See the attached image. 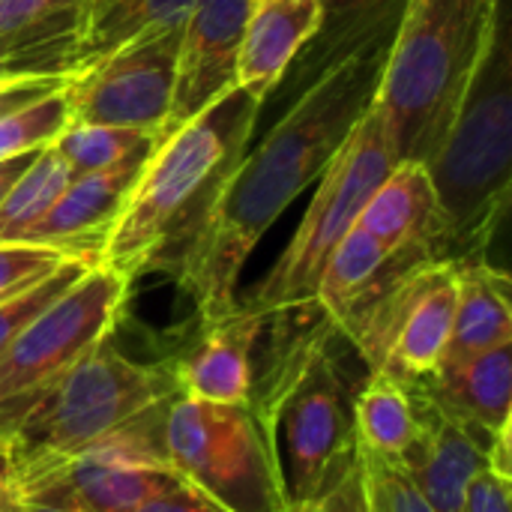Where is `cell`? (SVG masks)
<instances>
[{"mask_svg":"<svg viewBox=\"0 0 512 512\" xmlns=\"http://www.w3.org/2000/svg\"><path fill=\"white\" fill-rule=\"evenodd\" d=\"M414 390L492 447L498 432L512 426V345L459 363H441L438 372L414 384Z\"/></svg>","mask_w":512,"mask_h":512,"instance_id":"cell-19","label":"cell"},{"mask_svg":"<svg viewBox=\"0 0 512 512\" xmlns=\"http://www.w3.org/2000/svg\"><path fill=\"white\" fill-rule=\"evenodd\" d=\"M318 512H369L366 510V492H363V468L360 459L354 471L327 495V501L318 507Z\"/></svg>","mask_w":512,"mask_h":512,"instance_id":"cell-34","label":"cell"},{"mask_svg":"<svg viewBox=\"0 0 512 512\" xmlns=\"http://www.w3.org/2000/svg\"><path fill=\"white\" fill-rule=\"evenodd\" d=\"M69 84V78H0V117L57 93Z\"/></svg>","mask_w":512,"mask_h":512,"instance_id":"cell-33","label":"cell"},{"mask_svg":"<svg viewBox=\"0 0 512 512\" xmlns=\"http://www.w3.org/2000/svg\"><path fill=\"white\" fill-rule=\"evenodd\" d=\"M0 512H18V495H15V486L3 459H0Z\"/></svg>","mask_w":512,"mask_h":512,"instance_id":"cell-37","label":"cell"},{"mask_svg":"<svg viewBox=\"0 0 512 512\" xmlns=\"http://www.w3.org/2000/svg\"><path fill=\"white\" fill-rule=\"evenodd\" d=\"M252 0H195L177 48V78L168 129L195 117L237 87V54Z\"/></svg>","mask_w":512,"mask_h":512,"instance_id":"cell-12","label":"cell"},{"mask_svg":"<svg viewBox=\"0 0 512 512\" xmlns=\"http://www.w3.org/2000/svg\"><path fill=\"white\" fill-rule=\"evenodd\" d=\"M180 27L150 30L90 66L66 84L69 126H111L159 138L168 126Z\"/></svg>","mask_w":512,"mask_h":512,"instance_id":"cell-11","label":"cell"},{"mask_svg":"<svg viewBox=\"0 0 512 512\" xmlns=\"http://www.w3.org/2000/svg\"><path fill=\"white\" fill-rule=\"evenodd\" d=\"M456 309V264L429 261L390 276L339 327L366 366L414 387L432 378L447 354Z\"/></svg>","mask_w":512,"mask_h":512,"instance_id":"cell-10","label":"cell"},{"mask_svg":"<svg viewBox=\"0 0 512 512\" xmlns=\"http://www.w3.org/2000/svg\"><path fill=\"white\" fill-rule=\"evenodd\" d=\"M417 264H429V261L417 255H396L378 237L354 225L330 252L312 303L324 309L330 324L339 330L366 303V297L375 294L390 276L411 270Z\"/></svg>","mask_w":512,"mask_h":512,"instance_id":"cell-21","label":"cell"},{"mask_svg":"<svg viewBox=\"0 0 512 512\" xmlns=\"http://www.w3.org/2000/svg\"><path fill=\"white\" fill-rule=\"evenodd\" d=\"M501 0H408L372 99L399 162L426 165L489 45Z\"/></svg>","mask_w":512,"mask_h":512,"instance_id":"cell-5","label":"cell"},{"mask_svg":"<svg viewBox=\"0 0 512 512\" xmlns=\"http://www.w3.org/2000/svg\"><path fill=\"white\" fill-rule=\"evenodd\" d=\"M441 216V261H477L495 240L512 189V36L510 0H501L489 45L423 165Z\"/></svg>","mask_w":512,"mask_h":512,"instance_id":"cell-3","label":"cell"},{"mask_svg":"<svg viewBox=\"0 0 512 512\" xmlns=\"http://www.w3.org/2000/svg\"><path fill=\"white\" fill-rule=\"evenodd\" d=\"M357 225L396 255L441 261V216L429 171L420 162H396L363 207Z\"/></svg>","mask_w":512,"mask_h":512,"instance_id":"cell-20","label":"cell"},{"mask_svg":"<svg viewBox=\"0 0 512 512\" xmlns=\"http://www.w3.org/2000/svg\"><path fill=\"white\" fill-rule=\"evenodd\" d=\"M417 438L399 462L432 512H465L468 483L489 468V441L408 387Z\"/></svg>","mask_w":512,"mask_h":512,"instance_id":"cell-13","label":"cell"},{"mask_svg":"<svg viewBox=\"0 0 512 512\" xmlns=\"http://www.w3.org/2000/svg\"><path fill=\"white\" fill-rule=\"evenodd\" d=\"M135 512H228L219 501H213L210 495H204L198 486H192L189 480L174 483L171 489L159 492L156 498H150L147 504H141Z\"/></svg>","mask_w":512,"mask_h":512,"instance_id":"cell-31","label":"cell"},{"mask_svg":"<svg viewBox=\"0 0 512 512\" xmlns=\"http://www.w3.org/2000/svg\"><path fill=\"white\" fill-rule=\"evenodd\" d=\"M351 408L357 441L390 462H402L417 438V417L408 387L372 372Z\"/></svg>","mask_w":512,"mask_h":512,"instance_id":"cell-24","label":"cell"},{"mask_svg":"<svg viewBox=\"0 0 512 512\" xmlns=\"http://www.w3.org/2000/svg\"><path fill=\"white\" fill-rule=\"evenodd\" d=\"M144 159H132L108 171L72 177L63 195L54 201V207L18 243H42L72 255L99 258V249L114 219L120 216Z\"/></svg>","mask_w":512,"mask_h":512,"instance_id":"cell-16","label":"cell"},{"mask_svg":"<svg viewBox=\"0 0 512 512\" xmlns=\"http://www.w3.org/2000/svg\"><path fill=\"white\" fill-rule=\"evenodd\" d=\"M171 468L228 512H285L261 420L246 405L177 396L165 420Z\"/></svg>","mask_w":512,"mask_h":512,"instance_id":"cell-9","label":"cell"},{"mask_svg":"<svg viewBox=\"0 0 512 512\" xmlns=\"http://www.w3.org/2000/svg\"><path fill=\"white\" fill-rule=\"evenodd\" d=\"M318 21V0H252L237 54V87L264 105L315 36Z\"/></svg>","mask_w":512,"mask_h":512,"instance_id":"cell-18","label":"cell"},{"mask_svg":"<svg viewBox=\"0 0 512 512\" xmlns=\"http://www.w3.org/2000/svg\"><path fill=\"white\" fill-rule=\"evenodd\" d=\"M90 0H0V78H72Z\"/></svg>","mask_w":512,"mask_h":512,"instance_id":"cell-14","label":"cell"},{"mask_svg":"<svg viewBox=\"0 0 512 512\" xmlns=\"http://www.w3.org/2000/svg\"><path fill=\"white\" fill-rule=\"evenodd\" d=\"M174 396H180L174 363H138L108 339L99 342L0 444L18 501L42 492L72 462Z\"/></svg>","mask_w":512,"mask_h":512,"instance_id":"cell-4","label":"cell"},{"mask_svg":"<svg viewBox=\"0 0 512 512\" xmlns=\"http://www.w3.org/2000/svg\"><path fill=\"white\" fill-rule=\"evenodd\" d=\"M390 45L363 48L306 87L264 135L243 153L216 201L180 246L177 285L204 324L231 315L243 267L291 201L318 183L351 129L372 108Z\"/></svg>","mask_w":512,"mask_h":512,"instance_id":"cell-1","label":"cell"},{"mask_svg":"<svg viewBox=\"0 0 512 512\" xmlns=\"http://www.w3.org/2000/svg\"><path fill=\"white\" fill-rule=\"evenodd\" d=\"M156 138L132 129H111V126H66L51 147L69 165L75 177L108 171L126 165L132 159L150 156Z\"/></svg>","mask_w":512,"mask_h":512,"instance_id":"cell-26","label":"cell"},{"mask_svg":"<svg viewBox=\"0 0 512 512\" xmlns=\"http://www.w3.org/2000/svg\"><path fill=\"white\" fill-rule=\"evenodd\" d=\"M252 408L261 420L285 512H318L357 465L345 378L321 330L294 339L267 372Z\"/></svg>","mask_w":512,"mask_h":512,"instance_id":"cell-6","label":"cell"},{"mask_svg":"<svg viewBox=\"0 0 512 512\" xmlns=\"http://www.w3.org/2000/svg\"><path fill=\"white\" fill-rule=\"evenodd\" d=\"M72 177L75 174L51 144L36 150L30 165L0 201V243H18L54 207Z\"/></svg>","mask_w":512,"mask_h":512,"instance_id":"cell-25","label":"cell"},{"mask_svg":"<svg viewBox=\"0 0 512 512\" xmlns=\"http://www.w3.org/2000/svg\"><path fill=\"white\" fill-rule=\"evenodd\" d=\"M258 114L261 102L234 87L162 132L99 249V264L132 282L171 255V246H183L243 159Z\"/></svg>","mask_w":512,"mask_h":512,"instance_id":"cell-2","label":"cell"},{"mask_svg":"<svg viewBox=\"0 0 512 512\" xmlns=\"http://www.w3.org/2000/svg\"><path fill=\"white\" fill-rule=\"evenodd\" d=\"M456 264V309L450 345L441 363H459L495 348L512 345L510 276L477 261Z\"/></svg>","mask_w":512,"mask_h":512,"instance_id":"cell-22","label":"cell"},{"mask_svg":"<svg viewBox=\"0 0 512 512\" xmlns=\"http://www.w3.org/2000/svg\"><path fill=\"white\" fill-rule=\"evenodd\" d=\"M69 126L66 87L0 117V162L48 147Z\"/></svg>","mask_w":512,"mask_h":512,"instance_id":"cell-27","label":"cell"},{"mask_svg":"<svg viewBox=\"0 0 512 512\" xmlns=\"http://www.w3.org/2000/svg\"><path fill=\"white\" fill-rule=\"evenodd\" d=\"M99 258L96 255H75L69 258L60 270H54L48 279H42L39 285H33L30 291L18 294L9 303H0V357L6 354V348L15 342V336L51 303L57 300L72 282H78L90 267H96Z\"/></svg>","mask_w":512,"mask_h":512,"instance_id":"cell-28","label":"cell"},{"mask_svg":"<svg viewBox=\"0 0 512 512\" xmlns=\"http://www.w3.org/2000/svg\"><path fill=\"white\" fill-rule=\"evenodd\" d=\"M126 294L129 279L96 264L15 336L0 357V444L69 369L111 336Z\"/></svg>","mask_w":512,"mask_h":512,"instance_id":"cell-8","label":"cell"},{"mask_svg":"<svg viewBox=\"0 0 512 512\" xmlns=\"http://www.w3.org/2000/svg\"><path fill=\"white\" fill-rule=\"evenodd\" d=\"M396 162V150L378 114L369 108L351 129L327 171L318 177L315 198L291 243L270 267V273L249 291L240 309L276 318L282 312L309 306L315 300V288L330 252L357 225L363 207L396 168Z\"/></svg>","mask_w":512,"mask_h":512,"instance_id":"cell-7","label":"cell"},{"mask_svg":"<svg viewBox=\"0 0 512 512\" xmlns=\"http://www.w3.org/2000/svg\"><path fill=\"white\" fill-rule=\"evenodd\" d=\"M512 483L492 474L489 468L480 471L471 483H468V495H465V512H512L510 504Z\"/></svg>","mask_w":512,"mask_h":512,"instance_id":"cell-32","label":"cell"},{"mask_svg":"<svg viewBox=\"0 0 512 512\" xmlns=\"http://www.w3.org/2000/svg\"><path fill=\"white\" fill-rule=\"evenodd\" d=\"M357 459L363 468V492L369 512H432L417 492L414 480L399 462H390L357 441Z\"/></svg>","mask_w":512,"mask_h":512,"instance_id":"cell-29","label":"cell"},{"mask_svg":"<svg viewBox=\"0 0 512 512\" xmlns=\"http://www.w3.org/2000/svg\"><path fill=\"white\" fill-rule=\"evenodd\" d=\"M270 318L234 309L222 321L204 324L198 348L174 363L180 396L210 405H246L255 393L252 348Z\"/></svg>","mask_w":512,"mask_h":512,"instance_id":"cell-17","label":"cell"},{"mask_svg":"<svg viewBox=\"0 0 512 512\" xmlns=\"http://www.w3.org/2000/svg\"><path fill=\"white\" fill-rule=\"evenodd\" d=\"M36 153H24V156H15V159H6V162H0V201L6 198V192L12 189V183L21 177V171L30 165V159H33Z\"/></svg>","mask_w":512,"mask_h":512,"instance_id":"cell-35","label":"cell"},{"mask_svg":"<svg viewBox=\"0 0 512 512\" xmlns=\"http://www.w3.org/2000/svg\"><path fill=\"white\" fill-rule=\"evenodd\" d=\"M192 3L195 0H90L75 72L150 30L180 27Z\"/></svg>","mask_w":512,"mask_h":512,"instance_id":"cell-23","label":"cell"},{"mask_svg":"<svg viewBox=\"0 0 512 512\" xmlns=\"http://www.w3.org/2000/svg\"><path fill=\"white\" fill-rule=\"evenodd\" d=\"M69 258L75 255L42 243H0V303L30 291Z\"/></svg>","mask_w":512,"mask_h":512,"instance_id":"cell-30","label":"cell"},{"mask_svg":"<svg viewBox=\"0 0 512 512\" xmlns=\"http://www.w3.org/2000/svg\"><path fill=\"white\" fill-rule=\"evenodd\" d=\"M318 6L321 21L315 36L276 87L285 108L345 57L372 45H390L408 0H318Z\"/></svg>","mask_w":512,"mask_h":512,"instance_id":"cell-15","label":"cell"},{"mask_svg":"<svg viewBox=\"0 0 512 512\" xmlns=\"http://www.w3.org/2000/svg\"><path fill=\"white\" fill-rule=\"evenodd\" d=\"M18 512H84L81 507L60 501V498H30V501H18Z\"/></svg>","mask_w":512,"mask_h":512,"instance_id":"cell-36","label":"cell"}]
</instances>
